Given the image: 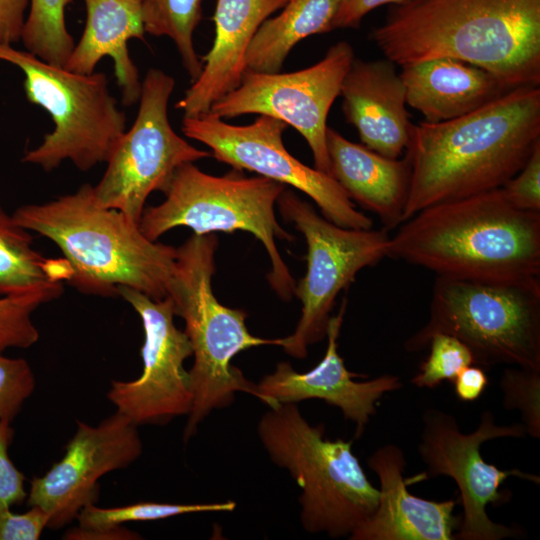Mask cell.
<instances>
[{
    "instance_id": "1",
    "label": "cell",
    "mask_w": 540,
    "mask_h": 540,
    "mask_svg": "<svg viewBox=\"0 0 540 540\" xmlns=\"http://www.w3.org/2000/svg\"><path fill=\"white\" fill-rule=\"evenodd\" d=\"M371 38L400 67L453 58L509 89L540 86V0H404Z\"/></svg>"
},
{
    "instance_id": "2",
    "label": "cell",
    "mask_w": 540,
    "mask_h": 540,
    "mask_svg": "<svg viewBox=\"0 0 540 540\" xmlns=\"http://www.w3.org/2000/svg\"><path fill=\"white\" fill-rule=\"evenodd\" d=\"M540 144V86H520L462 117L413 125L403 222L431 205L502 187Z\"/></svg>"
},
{
    "instance_id": "3",
    "label": "cell",
    "mask_w": 540,
    "mask_h": 540,
    "mask_svg": "<svg viewBox=\"0 0 540 540\" xmlns=\"http://www.w3.org/2000/svg\"><path fill=\"white\" fill-rule=\"evenodd\" d=\"M387 257L437 275H540V212L513 206L501 188L426 207L389 237Z\"/></svg>"
},
{
    "instance_id": "4",
    "label": "cell",
    "mask_w": 540,
    "mask_h": 540,
    "mask_svg": "<svg viewBox=\"0 0 540 540\" xmlns=\"http://www.w3.org/2000/svg\"><path fill=\"white\" fill-rule=\"evenodd\" d=\"M12 215L28 231L55 243L70 269L67 282L79 292L113 297L126 286L155 300L168 297L177 248L149 240L138 223L100 205L92 185L22 205Z\"/></svg>"
},
{
    "instance_id": "5",
    "label": "cell",
    "mask_w": 540,
    "mask_h": 540,
    "mask_svg": "<svg viewBox=\"0 0 540 540\" xmlns=\"http://www.w3.org/2000/svg\"><path fill=\"white\" fill-rule=\"evenodd\" d=\"M215 234H193L176 252L174 275L168 297L175 315L185 321L184 332L192 348L194 363L189 371L193 403L183 432L188 441L200 423L216 409L230 406L236 392L259 399L256 383L232 365L234 356L252 347L278 345L279 339L252 335L246 326L247 314L222 305L212 290L215 272Z\"/></svg>"
},
{
    "instance_id": "6",
    "label": "cell",
    "mask_w": 540,
    "mask_h": 540,
    "mask_svg": "<svg viewBox=\"0 0 540 540\" xmlns=\"http://www.w3.org/2000/svg\"><path fill=\"white\" fill-rule=\"evenodd\" d=\"M257 433L270 460L288 470L301 489L306 532L349 537L376 510L379 489L353 453L354 440L325 438V425H311L297 403L269 407Z\"/></svg>"
},
{
    "instance_id": "7",
    "label": "cell",
    "mask_w": 540,
    "mask_h": 540,
    "mask_svg": "<svg viewBox=\"0 0 540 540\" xmlns=\"http://www.w3.org/2000/svg\"><path fill=\"white\" fill-rule=\"evenodd\" d=\"M438 333L463 342L474 364L540 369V279L437 275L426 324L405 343L408 352L428 347Z\"/></svg>"
},
{
    "instance_id": "8",
    "label": "cell",
    "mask_w": 540,
    "mask_h": 540,
    "mask_svg": "<svg viewBox=\"0 0 540 540\" xmlns=\"http://www.w3.org/2000/svg\"><path fill=\"white\" fill-rule=\"evenodd\" d=\"M284 188L266 177H244L237 172L213 176L186 163L174 172L162 191L164 201L144 209L139 228L151 241L178 226L189 227L197 235L249 232L263 244L270 258V286L288 300L294 294L295 281L275 241L293 240L278 223L274 211Z\"/></svg>"
},
{
    "instance_id": "9",
    "label": "cell",
    "mask_w": 540,
    "mask_h": 540,
    "mask_svg": "<svg viewBox=\"0 0 540 540\" xmlns=\"http://www.w3.org/2000/svg\"><path fill=\"white\" fill-rule=\"evenodd\" d=\"M0 60L22 70L28 101L45 109L54 123L23 162L49 172L66 160L81 171L108 160L126 131V115L110 93L106 74L75 73L13 46H0Z\"/></svg>"
},
{
    "instance_id": "10",
    "label": "cell",
    "mask_w": 540,
    "mask_h": 540,
    "mask_svg": "<svg viewBox=\"0 0 540 540\" xmlns=\"http://www.w3.org/2000/svg\"><path fill=\"white\" fill-rule=\"evenodd\" d=\"M423 427L418 453L427 469L410 479L407 484L437 476H448L459 490L462 506L461 524L454 533L456 540H502L523 535L519 527L494 522L487 514V506H501L512 494L501 491L509 477H517L534 484L540 477L516 468L502 470L486 462L481 454L483 443L497 438H524L522 423L499 425L490 410L480 415L477 428L471 433L460 430L456 418L445 411L428 408L422 415Z\"/></svg>"
},
{
    "instance_id": "11",
    "label": "cell",
    "mask_w": 540,
    "mask_h": 540,
    "mask_svg": "<svg viewBox=\"0 0 540 540\" xmlns=\"http://www.w3.org/2000/svg\"><path fill=\"white\" fill-rule=\"evenodd\" d=\"M277 204L282 217L294 224L307 243V270L294 288L301 316L293 334L280 343L286 354L304 359L308 347L326 337L338 294L360 270L387 257L389 236L385 229L338 226L289 189L284 188Z\"/></svg>"
},
{
    "instance_id": "12",
    "label": "cell",
    "mask_w": 540,
    "mask_h": 540,
    "mask_svg": "<svg viewBox=\"0 0 540 540\" xmlns=\"http://www.w3.org/2000/svg\"><path fill=\"white\" fill-rule=\"evenodd\" d=\"M174 87V78L162 70L147 71L136 119L121 136L102 178L93 186L100 205L118 210L138 224L152 192L163 191L183 164L211 156L172 128L168 103Z\"/></svg>"
},
{
    "instance_id": "13",
    "label": "cell",
    "mask_w": 540,
    "mask_h": 540,
    "mask_svg": "<svg viewBox=\"0 0 540 540\" xmlns=\"http://www.w3.org/2000/svg\"><path fill=\"white\" fill-rule=\"evenodd\" d=\"M283 121L260 115L253 123L236 126L211 112L184 117L183 134L209 147L213 157L233 167L248 170L309 196L330 222L349 229H371L373 221L358 211L337 181L311 168L285 148Z\"/></svg>"
},
{
    "instance_id": "14",
    "label": "cell",
    "mask_w": 540,
    "mask_h": 540,
    "mask_svg": "<svg viewBox=\"0 0 540 540\" xmlns=\"http://www.w3.org/2000/svg\"><path fill=\"white\" fill-rule=\"evenodd\" d=\"M354 51L346 41L333 44L316 64L291 73L245 71L241 82L210 108L219 118L259 114L294 127L308 143L314 167L330 175L327 117L340 96ZM331 176V175H330Z\"/></svg>"
},
{
    "instance_id": "15",
    "label": "cell",
    "mask_w": 540,
    "mask_h": 540,
    "mask_svg": "<svg viewBox=\"0 0 540 540\" xmlns=\"http://www.w3.org/2000/svg\"><path fill=\"white\" fill-rule=\"evenodd\" d=\"M118 296L141 319L143 368L135 380L112 381L107 398L137 426L165 425L176 417L188 416L193 393L184 362L193 355V348L186 333L174 323L171 298L155 300L126 286L118 287Z\"/></svg>"
},
{
    "instance_id": "16",
    "label": "cell",
    "mask_w": 540,
    "mask_h": 540,
    "mask_svg": "<svg viewBox=\"0 0 540 540\" xmlns=\"http://www.w3.org/2000/svg\"><path fill=\"white\" fill-rule=\"evenodd\" d=\"M137 428L118 411L96 426L77 421L63 457L30 482L27 504L47 514V528L70 524L86 505L97 502L102 476L128 467L141 456Z\"/></svg>"
},
{
    "instance_id": "17",
    "label": "cell",
    "mask_w": 540,
    "mask_h": 540,
    "mask_svg": "<svg viewBox=\"0 0 540 540\" xmlns=\"http://www.w3.org/2000/svg\"><path fill=\"white\" fill-rule=\"evenodd\" d=\"M347 302L344 299L327 326V348L321 361L311 370L299 373L289 362H279L275 370L256 383L259 399L271 407L278 403H298L318 399L338 408L345 419L354 422L355 438L377 412V404L387 393L399 390L403 383L396 375L384 374L367 381H355L338 353V337Z\"/></svg>"
},
{
    "instance_id": "18",
    "label": "cell",
    "mask_w": 540,
    "mask_h": 540,
    "mask_svg": "<svg viewBox=\"0 0 540 540\" xmlns=\"http://www.w3.org/2000/svg\"><path fill=\"white\" fill-rule=\"evenodd\" d=\"M368 467L378 476L376 510L350 536L351 540H454L461 514L454 513L458 499L433 501L411 494L404 478L406 459L394 444L377 448Z\"/></svg>"
},
{
    "instance_id": "19",
    "label": "cell",
    "mask_w": 540,
    "mask_h": 540,
    "mask_svg": "<svg viewBox=\"0 0 540 540\" xmlns=\"http://www.w3.org/2000/svg\"><path fill=\"white\" fill-rule=\"evenodd\" d=\"M344 116L364 146L391 159L405 153L413 128L404 84L388 59L354 58L341 89Z\"/></svg>"
},
{
    "instance_id": "20",
    "label": "cell",
    "mask_w": 540,
    "mask_h": 540,
    "mask_svg": "<svg viewBox=\"0 0 540 540\" xmlns=\"http://www.w3.org/2000/svg\"><path fill=\"white\" fill-rule=\"evenodd\" d=\"M288 0H217L215 37L202 57V70L175 105L184 117L210 111L211 106L239 86L247 49L262 23Z\"/></svg>"
},
{
    "instance_id": "21",
    "label": "cell",
    "mask_w": 540,
    "mask_h": 540,
    "mask_svg": "<svg viewBox=\"0 0 540 540\" xmlns=\"http://www.w3.org/2000/svg\"><path fill=\"white\" fill-rule=\"evenodd\" d=\"M326 146L330 175L349 199L375 213L385 230L399 226L411 179L408 157H384L363 144L349 141L330 127L326 131Z\"/></svg>"
},
{
    "instance_id": "22",
    "label": "cell",
    "mask_w": 540,
    "mask_h": 540,
    "mask_svg": "<svg viewBox=\"0 0 540 540\" xmlns=\"http://www.w3.org/2000/svg\"><path fill=\"white\" fill-rule=\"evenodd\" d=\"M399 75L407 105L428 123L462 117L511 90L491 72L453 58L403 65Z\"/></svg>"
},
{
    "instance_id": "23",
    "label": "cell",
    "mask_w": 540,
    "mask_h": 540,
    "mask_svg": "<svg viewBox=\"0 0 540 540\" xmlns=\"http://www.w3.org/2000/svg\"><path fill=\"white\" fill-rule=\"evenodd\" d=\"M84 3L85 27L64 68L91 74L102 58L111 57L122 104L133 105L139 101L142 82L127 44L133 38L144 39L141 0H84Z\"/></svg>"
},
{
    "instance_id": "24",
    "label": "cell",
    "mask_w": 540,
    "mask_h": 540,
    "mask_svg": "<svg viewBox=\"0 0 540 540\" xmlns=\"http://www.w3.org/2000/svg\"><path fill=\"white\" fill-rule=\"evenodd\" d=\"M32 243L30 231L0 206V297L39 295L50 302L62 295L70 277L66 260L47 259Z\"/></svg>"
},
{
    "instance_id": "25",
    "label": "cell",
    "mask_w": 540,
    "mask_h": 540,
    "mask_svg": "<svg viewBox=\"0 0 540 540\" xmlns=\"http://www.w3.org/2000/svg\"><path fill=\"white\" fill-rule=\"evenodd\" d=\"M338 0H288L254 35L245 55V71L278 73L301 40L331 31Z\"/></svg>"
},
{
    "instance_id": "26",
    "label": "cell",
    "mask_w": 540,
    "mask_h": 540,
    "mask_svg": "<svg viewBox=\"0 0 540 540\" xmlns=\"http://www.w3.org/2000/svg\"><path fill=\"white\" fill-rule=\"evenodd\" d=\"M145 32L169 37L182 64L195 81L203 63L194 48L193 34L202 16V0H141Z\"/></svg>"
},
{
    "instance_id": "27",
    "label": "cell",
    "mask_w": 540,
    "mask_h": 540,
    "mask_svg": "<svg viewBox=\"0 0 540 540\" xmlns=\"http://www.w3.org/2000/svg\"><path fill=\"white\" fill-rule=\"evenodd\" d=\"M73 0H30L21 41L38 58L64 67L75 47L65 21Z\"/></svg>"
},
{
    "instance_id": "28",
    "label": "cell",
    "mask_w": 540,
    "mask_h": 540,
    "mask_svg": "<svg viewBox=\"0 0 540 540\" xmlns=\"http://www.w3.org/2000/svg\"><path fill=\"white\" fill-rule=\"evenodd\" d=\"M235 508L234 501L193 504L138 502L110 508L89 504L80 511L76 519L78 527L92 530L122 526L126 522L162 520L184 514L231 512Z\"/></svg>"
},
{
    "instance_id": "29",
    "label": "cell",
    "mask_w": 540,
    "mask_h": 540,
    "mask_svg": "<svg viewBox=\"0 0 540 540\" xmlns=\"http://www.w3.org/2000/svg\"><path fill=\"white\" fill-rule=\"evenodd\" d=\"M429 354L420 364L411 383L419 388H435L443 381H453L465 367L474 364L470 349L448 334H435L429 341Z\"/></svg>"
},
{
    "instance_id": "30",
    "label": "cell",
    "mask_w": 540,
    "mask_h": 540,
    "mask_svg": "<svg viewBox=\"0 0 540 540\" xmlns=\"http://www.w3.org/2000/svg\"><path fill=\"white\" fill-rule=\"evenodd\" d=\"M499 387L504 409L518 410L527 435L540 439V369L506 368Z\"/></svg>"
},
{
    "instance_id": "31",
    "label": "cell",
    "mask_w": 540,
    "mask_h": 540,
    "mask_svg": "<svg viewBox=\"0 0 540 540\" xmlns=\"http://www.w3.org/2000/svg\"><path fill=\"white\" fill-rule=\"evenodd\" d=\"M48 300L43 296L0 297V351L29 348L39 340L33 312Z\"/></svg>"
},
{
    "instance_id": "32",
    "label": "cell",
    "mask_w": 540,
    "mask_h": 540,
    "mask_svg": "<svg viewBox=\"0 0 540 540\" xmlns=\"http://www.w3.org/2000/svg\"><path fill=\"white\" fill-rule=\"evenodd\" d=\"M35 376L23 358H10L0 351V419L12 423L35 389Z\"/></svg>"
},
{
    "instance_id": "33",
    "label": "cell",
    "mask_w": 540,
    "mask_h": 540,
    "mask_svg": "<svg viewBox=\"0 0 540 540\" xmlns=\"http://www.w3.org/2000/svg\"><path fill=\"white\" fill-rule=\"evenodd\" d=\"M500 188L513 206L540 212V144L525 165Z\"/></svg>"
},
{
    "instance_id": "34",
    "label": "cell",
    "mask_w": 540,
    "mask_h": 540,
    "mask_svg": "<svg viewBox=\"0 0 540 540\" xmlns=\"http://www.w3.org/2000/svg\"><path fill=\"white\" fill-rule=\"evenodd\" d=\"M13 437L14 429L11 423L0 419V509L11 508L27 497L24 487L25 476L8 455Z\"/></svg>"
},
{
    "instance_id": "35",
    "label": "cell",
    "mask_w": 540,
    "mask_h": 540,
    "mask_svg": "<svg viewBox=\"0 0 540 540\" xmlns=\"http://www.w3.org/2000/svg\"><path fill=\"white\" fill-rule=\"evenodd\" d=\"M48 525L47 514L32 506L22 514L0 509V540H38Z\"/></svg>"
},
{
    "instance_id": "36",
    "label": "cell",
    "mask_w": 540,
    "mask_h": 540,
    "mask_svg": "<svg viewBox=\"0 0 540 540\" xmlns=\"http://www.w3.org/2000/svg\"><path fill=\"white\" fill-rule=\"evenodd\" d=\"M30 0H0V46L21 41Z\"/></svg>"
},
{
    "instance_id": "37",
    "label": "cell",
    "mask_w": 540,
    "mask_h": 540,
    "mask_svg": "<svg viewBox=\"0 0 540 540\" xmlns=\"http://www.w3.org/2000/svg\"><path fill=\"white\" fill-rule=\"evenodd\" d=\"M404 0H338L331 29L358 28L363 17L385 4H398Z\"/></svg>"
},
{
    "instance_id": "38",
    "label": "cell",
    "mask_w": 540,
    "mask_h": 540,
    "mask_svg": "<svg viewBox=\"0 0 540 540\" xmlns=\"http://www.w3.org/2000/svg\"><path fill=\"white\" fill-rule=\"evenodd\" d=\"M454 392L462 402H474L489 384L484 368L471 364L463 368L452 381Z\"/></svg>"
},
{
    "instance_id": "39",
    "label": "cell",
    "mask_w": 540,
    "mask_h": 540,
    "mask_svg": "<svg viewBox=\"0 0 540 540\" xmlns=\"http://www.w3.org/2000/svg\"><path fill=\"white\" fill-rule=\"evenodd\" d=\"M63 539L67 540H135L141 536L122 526L106 529H82L74 527L65 532Z\"/></svg>"
}]
</instances>
